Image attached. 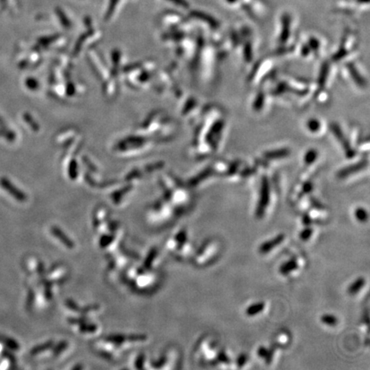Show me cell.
I'll list each match as a JSON object with an SVG mask.
<instances>
[{
  "instance_id": "cell-1",
  "label": "cell",
  "mask_w": 370,
  "mask_h": 370,
  "mask_svg": "<svg viewBox=\"0 0 370 370\" xmlns=\"http://www.w3.org/2000/svg\"><path fill=\"white\" fill-rule=\"evenodd\" d=\"M269 202V188H268V183L266 179L263 180V185H262V189H261V197H260V203L257 208V215L259 217H261L264 214V209L267 206Z\"/></svg>"
},
{
  "instance_id": "cell-2",
  "label": "cell",
  "mask_w": 370,
  "mask_h": 370,
  "mask_svg": "<svg viewBox=\"0 0 370 370\" xmlns=\"http://www.w3.org/2000/svg\"><path fill=\"white\" fill-rule=\"evenodd\" d=\"M285 239V236L278 235L276 237L275 239H272L271 241H267L262 243L260 247V251L261 253H266L270 251L271 249H274V247L278 245L279 243H281L283 242V240Z\"/></svg>"
},
{
  "instance_id": "cell-3",
  "label": "cell",
  "mask_w": 370,
  "mask_h": 370,
  "mask_svg": "<svg viewBox=\"0 0 370 370\" xmlns=\"http://www.w3.org/2000/svg\"><path fill=\"white\" fill-rule=\"evenodd\" d=\"M52 232H53V234H54V236L57 237V239H60L61 242H63L64 245L67 246V248H69V249H72V248H73L74 244H73V242L71 241V239H68L67 237L64 235V232L61 231L58 228H53Z\"/></svg>"
},
{
  "instance_id": "cell-4",
  "label": "cell",
  "mask_w": 370,
  "mask_h": 370,
  "mask_svg": "<svg viewBox=\"0 0 370 370\" xmlns=\"http://www.w3.org/2000/svg\"><path fill=\"white\" fill-rule=\"evenodd\" d=\"M264 306L265 304L263 303H254L252 305L247 309L246 310V314L249 315V316H254L257 314L260 313L262 310H263Z\"/></svg>"
},
{
  "instance_id": "cell-5",
  "label": "cell",
  "mask_w": 370,
  "mask_h": 370,
  "mask_svg": "<svg viewBox=\"0 0 370 370\" xmlns=\"http://www.w3.org/2000/svg\"><path fill=\"white\" fill-rule=\"evenodd\" d=\"M364 285H365V279L363 278H357L356 281L350 286L349 289H348V293L355 294L356 292H359Z\"/></svg>"
},
{
  "instance_id": "cell-6",
  "label": "cell",
  "mask_w": 370,
  "mask_h": 370,
  "mask_svg": "<svg viewBox=\"0 0 370 370\" xmlns=\"http://www.w3.org/2000/svg\"><path fill=\"white\" fill-rule=\"evenodd\" d=\"M296 268H297V263H296V261L294 260H290V261H287V262H285V264H283L281 267H280L279 271H280V273H282V274H288V273H291L292 271L296 270Z\"/></svg>"
},
{
  "instance_id": "cell-7",
  "label": "cell",
  "mask_w": 370,
  "mask_h": 370,
  "mask_svg": "<svg viewBox=\"0 0 370 370\" xmlns=\"http://www.w3.org/2000/svg\"><path fill=\"white\" fill-rule=\"evenodd\" d=\"M320 320L323 324H326L328 326H335L338 323V319L336 317L332 315V314H324L320 317Z\"/></svg>"
},
{
  "instance_id": "cell-8",
  "label": "cell",
  "mask_w": 370,
  "mask_h": 370,
  "mask_svg": "<svg viewBox=\"0 0 370 370\" xmlns=\"http://www.w3.org/2000/svg\"><path fill=\"white\" fill-rule=\"evenodd\" d=\"M355 216H356V219H357L360 222H365V221H367V220H368V218H369V215H368L367 211L365 210V209H363V208H361V207L357 208V209L355 211Z\"/></svg>"
},
{
  "instance_id": "cell-9",
  "label": "cell",
  "mask_w": 370,
  "mask_h": 370,
  "mask_svg": "<svg viewBox=\"0 0 370 370\" xmlns=\"http://www.w3.org/2000/svg\"><path fill=\"white\" fill-rule=\"evenodd\" d=\"M312 232H313V231H312L311 228H306V229H304V230L301 232L300 238L303 239V240H307V239H310V237L312 236Z\"/></svg>"
},
{
  "instance_id": "cell-10",
  "label": "cell",
  "mask_w": 370,
  "mask_h": 370,
  "mask_svg": "<svg viewBox=\"0 0 370 370\" xmlns=\"http://www.w3.org/2000/svg\"><path fill=\"white\" fill-rule=\"evenodd\" d=\"M258 355L261 356V357H267L268 356V351H267L265 347L261 346L259 349H258Z\"/></svg>"
},
{
  "instance_id": "cell-11",
  "label": "cell",
  "mask_w": 370,
  "mask_h": 370,
  "mask_svg": "<svg viewBox=\"0 0 370 370\" xmlns=\"http://www.w3.org/2000/svg\"><path fill=\"white\" fill-rule=\"evenodd\" d=\"M245 356H241L239 357V360H238V364H239V366H242L245 363Z\"/></svg>"
},
{
  "instance_id": "cell-12",
  "label": "cell",
  "mask_w": 370,
  "mask_h": 370,
  "mask_svg": "<svg viewBox=\"0 0 370 370\" xmlns=\"http://www.w3.org/2000/svg\"><path fill=\"white\" fill-rule=\"evenodd\" d=\"M360 4H368L370 2V0H356Z\"/></svg>"
},
{
  "instance_id": "cell-13",
  "label": "cell",
  "mask_w": 370,
  "mask_h": 370,
  "mask_svg": "<svg viewBox=\"0 0 370 370\" xmlns=\"http://www.w3.org/2000/svg\"><path fill=\"white\" fill-rule=\"evenodd\" d=\"M0 126H1V128H5L4 121H3V119L1 118V117H0Z\"/></svg>"
},
{
  "instance_id": "cell-14",
  "label": "cell",
  "mask_w": 370,
  "mask_h": 370,
  "mask_svg": "<svg viewBox=\"0 0 370 370\" xmlns=\"http://www.w3.org/2000/svg\"><path fill=\"white\" fill-rule=\"evenodd\" d=\"M226 1H227L228 3H230V4H234L238 0H226Z\"/></svg>"
}]
</instances>
